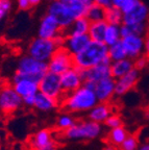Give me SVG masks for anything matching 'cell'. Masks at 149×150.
<instances>
[{
	"label": "cell",
	"mask_w": 149,
	"mask_h": 150,
	"mask_svg": "<svg viewBox=\"0 0 149 150\" xmlns=\"http://www.w3.org/2000/svg\"><path fill=\"white\" fill-rule=\"evenodd\" d=\"M98 103L95 92L82 87L62 99L64 110L69 112H84L91 110Z\"/></svg>",
	"instance_id": "obj_1"
},
{
	"label": "cell",
	"mask_w": 149,
	"mask_h": 150,
	"mask_svg": "<svg viewBox=\"0 0 149 150\" xmlns=\"http://www.w3.org/2000/svg\"><path fill=\"white\" fill-rule=\"evenodd\" d=\"M109 57V47L104 43L92 41L86 49L73 56L74 67L79 70H86L100 65Z\"/></svg>",
	"instance_id": "obj_2"
},
{
	"label": "cell",
	"mask_w": 149,
	"mask_h": 150,
	"mask_svg": "<svg viewBox=\"0 0 149 150\" xmlns=\"http://www.w3.org/2000/svg\"><path fill=\"white\" fill-rule=\"evenodd\" d=\"M64 37L58 40H47L42 38H35L29 43L27 53L29 56L40 62L48 63L54 52L63 46Z\"/></svg>",
	"instance_id": "obj_3"
},
{
	"label": "cell",
	"mask_w": 149,
	"mask_h": 150,
	"mask_svg": "<svg viewBox=\"0 0 149 150\" xmlns=\"http://www.w3.org/2000/svg\"><path fill=\"white\" fill-rule=\"evenodd\" d=\"M102 134V125L90 120L76 122L71 128L63 131L65 139L70 141H89L97 139Z\"/></svg>",
	"instance_id": "obj_4"
},
{
	"label": "cell",
	"mask_w": 149,
	"mask_h": 150,
	"mask_svg": "<svg viewBox=\"0 0 149 150\" xmlns=\"http://www.w3.org/2000/svg\"><path fill=\"white\" fill-rule=\"evenodd\" d=\"M48 72V65L44 62H40L31 56L24 55L19 59L16 74L39 83L46 73Z\"/></svg>",
	"instance_id": "obj_5"
},
{
	"label": "cell",
	"mask_w": 149,
	"mask_h": 150,
	"mask_svg": "<svg viewBox=\"0 0 149 150\" xmlns=\"http://www.w3.org/2000/svg\"><path fill=\"white\" fill-rule=\"evenodd\" d=\"M39 92L57 101L62 100L65 96L62 90L61 76L47 72L39 82Z\"/></svg>",
	"instance_id": "obj_6"
},
{
	"label": "cell",
	"mask_w": 149,
	"mask_h": 150,
	"mask_svg": "<svg viewBox=\"0 0 149 150\" xmlns=\"http://www.w3.org/2000/svg\"><path fill=\"white\" fill-rule=\"evenodd\" d=\"M47 65H48V72L54 73L61 76L62 74L74 67L73 56L62 46L54 52Z\"/></svg>",
	"instance_id": "obj_7"
},
{
	"label": "cell",
	"mask_w": 149,
	"mask_h": 150,
	"mask_svg": "<svg viewBox=\"0 0 149 150\" xmlns=\"http://www.w3.org/2000/svg\"><path fill=\"white\" fill-rule=\"evenodd\" d=\"M47 14L55 19V21L57 22L60 27L63 30L67 29L75 20L74 16L69 9V7L60 0H55V1H52L50 3V5L48 6Z\"/></svg>",
	"instance_id": "obj_8"
},
{
	"label": "cell",
	"mask_w": 149,
	"mask_h": 150,
	"mask_svg": "<svg viewBox=\"0 0 149 150\" xmlns=\"http://www.w3.org/2000/svg\"><path fill=\"white\" fill-rule=\"evenodd\" d=\"M23 104L22 97L12 87H4L0 90V110L5 114L16 112Z\"/></svg>",
	"instance_id": "obj_9"
},
{
	"label": "cell",
	"mask_w": 149,
	"mask_h": 150,
	"mask_svg": "<svg viewBox=\"0 0 149 150\" xmlns=\"http://www.w3.org/2000/svg\"><path fill=\"white\" fill-rule=\"evenodd\" d=\"M38 38L47 40H58L63 38V29L60 27L53 17L46 14L40 22Z\"/></svg>",
	"instance_id": "obj_10"
},
{
	"label": "cell",
	"mask_w": 149,
	"mask_h": 150,
	"mask_svg": "<svg viewBox=\"0 0 149 150\" xmlns=\"http://www.w3.org/2000/svg\"><path fill=\"white\" fill-rule=\"evenodd\" d=\"M61 83L64 96H67L82 87L84 80L80 76L78 69L73 67L72 69L61 75Z\"/></svg>",
	"instance_id": "obj_11"
},
{
	"label": "cell",
	"mask_w": 149,
	"mask_h": 150,
	"mask_svg": "<svg viewBox=\"0 0 149 150\" xmlns=\"http://www.w3.org/2000/svg\"><path fill=\"white\" fill-rule=\"evenodd\" d=\"M12 88L22 98L39 93V83L38 82L23 77V76H20L18 74H15L13 77Z\"/></svg>",
	"instance_id": "obj_12"
},
{
	"label": "cell",
	"mask_w": 149,
	"mask_h": 150,
	"mask_svg": "<svg viewBox=\"0 0 149 150\" xmlns=\"http://www.w3.org/2000/svg\"><path fill=\"white\" fill-rule=\"evenodd\" d=\"M144 37L141 35H128L122 38L121 43L125 49L128 59H137L144 53Z\"/></svg>",
	"instance_id": "obj_13"
},
{
	"label": "cell",
	"mask_w": 149,
	"mask_h": 150,
	"mask_svg": "<svg viewBox=\"0 0 149 150\" xmlns=\"http://www.w3.org/2000/svg\"><path fill=\"white\" fill-rule=\"evenodd\" d=\"M79 73L84 81H92L95 83L112 77L111 65H105V64H100V65H97L90 69H86V70H79Z\"/></svg>",
	"instance_id": "obj_14"
},
{
	"label": "cell",
	"mask_w": 149,
	"mask_h": 150,
	"mask_svg": "<svg viewBox=\"0 0 149 150\" xmlns=\"http://www.w3.org/2000/svg\"><path fill=\"white\" fill-rule=\"evenodd\" d=\"M91 42L92 41L89 35H70V37H64L63 47L71 55L74 56L86 49Z\"/></svg>",
	"instance_id": "obj_15"
},
{
	"label": "cell",
	"mask_w": 149,
	"mask_h": 150,
	"mask_svg": "<svg viewBox=\"0 0 149 150\" xmlns=\"http://www.w3.org/2000/svg\"><path fill=\"white\" fill-rule=\"evenodd\" d=\"M149 17V7L142 1H139L137 5L131 12L123 15V24L133 25V24L146 23Z\"/></svg>",
	"instance_id": "obj_16"
},
{
	"label": "cell",
	"mask_w": 149,
	"mask_h": 150,
	"mask_svg": "<svg viewBox=\"0 0 149 150\" xmlns=\"http://www.w3.org/2000/svg\"><path fill=\"white\" fill-rule=\"evenodd\" d=\"M139 78H140V71H138L137 69H133L129 73L116 80L115 94L118 96L125 95L137 84Z\"/></svg>",
	"instance_id": "obj_17"
},
{
	"label": "cell",
	"mask_w": 149,
	"mask_h": 150,
	"mask_svg": "<svg viewBox=\"0 0 149 150\" xmlns=\"http://www.w3.org/2000/svg\"><path fill=\"white\" fill-rule=\"evenodd\" d=\"M115 86H116V80L113 77L97 82L94 92L98 99V102L106 103L107 101H110L115 94Z\"/></svg>",
	"instance_id": "obj_18"
},
{
	"label": "cell",
	"mask_w": 149,
	"mask_h": 150,
	"mask_svg": "<svg viewBox=\"0 0 149 150\" xmlns=\"http://www.w3.org/2000/svg\"><path fill=\"white\" fill-rule=\"evenodd\" d=\"M66 4L74 16V19L86 17L89 7L94 3L93 0H60Z\"/></svg>",
	"instance_id": "obj_19"
},
{
	"label": "cell",
	"mask_w": 149,
	"mask_h": 150,
	"mask_svg": "<svg viewBox=\"0 0 149 150\" xmlns=\"http://www.w3.org/2000/svg\"><path fill=\"white\" fill-rule=\"evenodd\" d=\"M111 115H112L111 106L107 103L98 102L91 110H89L88 117L90 121L101 124V123H104Z\"/></svg>",
	"instance_id": "obj_20"
},
{
	"label": "cell",
	"mask_w": 149,
	"mask_h": 150,
	"mask_svg": "<svg viewBox=\"0 0 149 150\" xmlns=\"http://www.w3.org/2000/svg\"><path fill=\"white\" fill-rule=\"evenodd\" d=\"M135 69V62L131 59H124L121 61L112 62L111 64V74L115 80L121 78Z\"/></svg>",
	"instance_id": "obj_21"
},
{
	"label": "cell",
	"mask_w": 149,
	"mask_h": 150,
	"mask_svg": "<svg viewBox=\"0 0 149 150\" xmlns=\"http://www.w3.org/2000/svg\"><path fill=\"white\" fill-rule=\"evenodd\" d=\"M91 22L89 21L86 17L75 19L67 29L63 30V37H70V35H88L89 28Z\"/></svg>",
	"instance_id": "obj_22"
},
{
	"label": "cell",
	"mask_w": 149,
	"mask_h": 150,
	"mask_svg": "<svg viewBox=\"0 0 149 150\" xmlns=\"http://www.w3.org/2000/svg\"><path fill=\"white\" fill-rule=\"evenodd\" d=\"M53 143V139H52V132L49 129L43 128L40 129L33 134V137L29 140V144H31V147L33 150L38 149V148H42L45 147L47 145H50V144Z\"/></svg>",
	"instance_id": "obj_23"
},
{
	"label": "cell",
	"mask_w": 149,
	"mask_h": 150,
	"mask_svg": "<svg viewBox=\"0 0 149 150\" xmlns=\"http://www.w3.org/2000/svg\"><path fill=\"white\" fill-rule=\"evenodd\" d=\"M58 106V101L55 99H52L50 97L46 96L42 93H37L35 94V105L33 108L35 110H40V112H48L51 110H55Z\"/></svg>",
	"instance_id": "obj_24"
},
{
	"label": "cell",
	"mask_w": 149,
	"mask_h": 150,
	"mask_svg": "<svg viewBox=\"0 0 149 150\" xmlns=\"http://www.w3.org/2000/svg\"><path fill=\"white\" fill-rule=\"evenodd\" d=\"M109 24L102 20V21H97V22H92L90 24V28H89V37L93 42L98 43H103L104 41V35L106 27Z\"/></svg>",
	"instance_id": "obj_25"
},
{
	"label": "cell",
	"mask_w": 149,
	"mask_h": 150,
	"mask_svg": "<svg viewBox=\"0 0 149 150\" xmlns=\"http://www.w3.org/2000/svg\"><path fill=\"white\" fill-rule=\"evenodd\" d=\"M128 132L123 126L117 127V128L110 129V131L106 134V142L109 145H112L114 147H117L123 143L125 139L127 138Z\"/></svg>",
	"instance_id": "obj_26"
},
{
	"label": "cell",
	"mask_w": 149,
	"mask_h": 150,
	"mask_svg": "<svg viewBox=\"0 0 149 150\" xmlns=\"http://www.w3.org/2000/svg\"><path fill=\"white\" fill-rule=\"evenodd\" d=\"M147 30L146 23L133 24V25H125L121 24L120 25V33L121 38H125L128 35H141L143 37Z\"/></svg>",
	"instance_id": "obj_27"
},
{
	"label": "cell",
	"mask_w": 149,
	"mask_h": 150,
	"mask_svg": "<svg viewBox=\"0 0 149 150\" xmlns=\"http://www.w3.org/2000/svg\"><path fill=\"white\" fill-rule=\"evenodd\" d=\"M121 33H120V26L119 25H112L109 24L106 27L104 35V43L107 47L113 46L121 41Z\"/></svg>",
	"instance_id": "obj_28"
},
{
	"label": "cell",
	"mask_w": 149,
	"mask_h": 150,
	"mask_svg": "<svg viewBox=\"0 0 149 150\" xmlns=\"http://www.w3.org/2000/svg\"><path fill=\"white\" fill-rule=\"evenodd\" d=\"M104 21L107 24L112 25H121L123 24V13L120 8L111 6L109 8H105V16Z\"/></svg>",
	"instance_id": "obj_29"
},
{
	"label": "cell",
	"mask_w": 149,
	"mask_h": 150,
	"mask_svg": "<svg viewBox=\"0 0 149 150\" xmlns=\"http://www.w3.org/2000/svg\"><path fill=\"white\" fill-rule=\"evenodd\" d=\"M105 16V8L101 7L100 5L98 4H93L89 7L88 12L86 14V18L88 19L89 21L91 22H97V21H102L104 20Z\"/></svg>",
	"instance_id": "obj_30"
},
{
	"label": "cell",
	"mask_w": 149,
	"mask_h": 150,
	"mask_svg": "<svg viewBox=\"0 0 149 150\" xmlns=\"http://www.w3.org/2000/svg\"><path fill=\"white\" fill-rule=\"evenodd\" d=\"M109 57H110L112 62H117L124 59H127L125 49H124L121 41L118 42L117 44L113 45V46L109 47Z\"/></svg>",
	"instance_id": "obj_31"
},
{
	"label": "cell",
	"mask_w": 149,
	"mask_h": 150,
	"mask_svg": "<svg viewBox=\"0 0 149 150\" xmlns=\"http://www.w3.org/2000/svg\"><path fill=\"white\" fill-rule=\"evenodd\" d=\"M75 123H76V121H75L74 117L71 116L70 114H68V112L61 115L56 120V126L63 131L71 128Z\"/></svg>",
	"instance_id": "obj_32"
},
{
	"label": "cell",
	"mask_w": 149,
	"mask_h": 150,
	"mask_svg": "<svg viewBox=\"0 0 149 150\" xmlns=\"http://www.w3.org/2000/svg\"><path fill=\"white\" fill-rule=\"evenodd\" d=\"M139 140L133 134H128L123 143L120 145V150H138Z\"/></svg>",
	"instance_id": "obj_33"
},
{
	"label": "cell",
	"mask_w": 149,
	"mask_h": 150,
	"mask_svg": "<svg viewBox=\"0 0 149 150\" xmlns=\"http://www.w3.org/2000/svg\"><path fill=\"white\" fill-rule=\"evenodd\" d=\"M12 0H0V22L6 18L9 12L12 11Z\"/></svg>",
	"instance_id": "obj_34"
},
{
	"label": "cell",
	"mask_w": 149,
	"mask_h": 150,
	"mask_svg": "<svg viewBox=\"0 0 149 150\" xmlns=\"http://www.w3.org/2000/svg\"><path fill=\"white\" fill-rule=\"evenodd\" d=\"M122 124H123V123H122V119L120 118V116L113 115V114L107 118L106 121L104 122V125L106 127H109L110 129L120 127V126H122Z\"/></svg>",
	"instance_id": "obj_35"
},
{
	"label": "cell",
	"mask_w": 149,
	"mask_h": 150,
	"mask_svg": "<svg viewBox=\"0 0 149 150\" xmlns=\"http://www.w3.org/2000/svg\"><path fill=\"white\" fill-rule=\"evenodd\" d=\"M148 57L146 55H141L140 57H138L137 59H135V69H137L138 71L143 70L148 66Z\"/></svg>",
	"instance_id": "obj_36"
},
{
	"label": "cell",
	"mask_w": 149,
	"mask_h": 150,
	"mask_svg": "<svg viewBox=\"0 0 149 150\" xmlns=\"http://www.w3.org/2000/svg\"><path fill=\"white\" fill-rule=\"evenodd\" d=\"M17 4H18V8L21 11H27L31 7L29 0H17Z\"/></svg>",
	"instance_id": "obj_37"
},
{
	"label": "cell",
	"mask_w": 149,
	"mask_h": 150,
	"mask_svg": "<svg viewBox=\"0 0 149 150\" xmlns=\"http://www.w3.org/2000/svg\"><path fill=\"white\" fill-rule=\"evenodd\" d=\"M35 95H31V96H27L22 98V101H23V104H25L26 106L33 108V105H35Z\"/></svg>",
	"instance_id": "obj_38"
},
{
	"label": "cell",
	"mask_w": 149,
	"mask_h": 150,
	"mask_svg": "<svg viewBox=\"0 0 149 150\" xmlns=\"http://www.w3.org/2000/svg\"><path fill=\"white\" fill-rule=\"evenodd\" d=\"M95 4L100 5L103 8H109L112 6V0H93Z\"/></svg>",
	"instance_id": "obj_39"
},
{
	"label": "cell",
	"mask_w": 149,
	"mask_h": 150,
	"mask_svg": "<svg viewBox=\"0 0 149 150\" xmlns=\"http://www.w3.org/2000/svg\"><path fill=\"white\" fill-rule=\"evenodd\" d=\"M144 53L146 54V56L149 59V35L145 38L144 40Z\"/></svg>",
	"instance_id": "obj_40"
},
{
	"label": "cell",
	"mask_w": 149,
	"mask_h": 150,
	"mask_svg": "<svg viewBox=\"0 0 149 150\" xmlns=\"http://www.w3.org/2000/svg\"><path fill=\"white\" fill-rule=\"evenodd\" d=\"M82 86L88 88V89L92 90V91H94V90H95V87H96V83L95 82H92V81H84Z\"/></svg>",
	"instance_id": "obj_41"
},
{
	"label": "cell",
	"mask_w": 149,
	"mask_h": 150,
	"mask_svg": "<svg viewBox=\"0 0 149 150\" xmlns=\"http://www.w3.org/2000/svg\"><path fill=\"white\" fill-rule=\"evenodd\" d=\"M35 150H57V148H56L55 144L52 143V144H50V145H47L42 148H38V149H35Z\"/></svg>",
	"instance_id": "obj_42"
},
{
	"label": "cell",
	"mask_w": 149,
	"mask_h": 150,
	"mask_svg": "<svg viewBox=\"0 0 149 150\" xmlns=\"http://www.w3.org/2000/svg\"><path fill=\"white\" fill-rule=\"evenodd\" d=\"M138 150H149V143H145L143 145L139 146V149Z\"/></svg>",
	"instance_id": "obj_43"
},
{
	"label": "cell",
	"mask_w": 149,
	"mask_h": 150,
	"mask_svg": "<svg viewBox=\"0 0 149 150\" xmlns=\"http://www.w3.org/2000/svg\"><path fill=\"white\" fill-rule=\"evenodd\" d=\"M42 0H29V3H31V6H35V5H38Z\"/></svg>",
	"instance_id": "obj_44"
},
{
	"label": "cell",
	"mask_w": 149,
	"mask_h": 150,
	"mask_svg": "<svg viewBox=\"0 0 149 150\" xmlns=\"http://www.w3.org/2000/svg\"><path fill=\"white\" fill-rule=\"evenodd\" d=\"M104 150H116V149H115V147H114V146H112V145H109V146H106V147L104 148Z\"/></svg>",
	"instance_id": "obj_45"
},
{
	"label": "cell",
	"mask_w": 149,
	"mask_h": 150,
	"mask_svg": "<svg viewBox=\"0 0 149 150\" xmlns=\"http://www.w3.org/2000/svg\"><path fill=\"white\" fill-rule=\"evenodd\" d=\"M50 1H51V2H52V1H55V0H50Z\"/></svg>",
	"instance_id": "obj_46"
}]
</instances>
